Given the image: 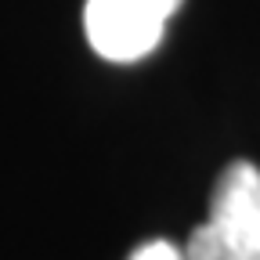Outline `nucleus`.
Masks as SVG:
<instances>
[{
	"mask_svg": "<svg viewBox=\"0 0 260 260\" xmlns=\"http://www.w3.org/2000/svg\"><path fill=\"white\" fill-rule=\"evenodd\" d=\"M130 260H184V253H181L174 242H162V239H155V242L138 246Z\"/></svg>",
	"mask_w": 260,
	"mask_h": 260,
	"instance_id": "nucleus-3",
	"label": "nucleus"
},
{
	"mask_svg": "<svg viewBox=\"0 0 260 260\" xmlns=\"http://www.w3.org/2000/svg\"><path fill=\"white\" fill-rule=\"evenodd\" d=\"M184 260H260V170L228 162L210 195V217L191 232Z\"/></svg>",
	"mask_w": 260,
	"mask_h": 260,
	"instance_id": "nucleus-1",
	"label": "nucleus"
},
{
	"mask_svg": "<svg viewBox=\"0 0 260 260\" xmlns=\"http://www.w3.org/2000/svg\"><path fill=\"white\" fill-rule=\"evenodd\" d=\"M177 8L181 0H87L83 29L102 58L138 61L159 47Z\"/></svg>",
	"mask_w": 260,
	"mask_h": 260,
	"instance_id": "nucleus-2",
	"label": "nucleus"
}]
</instances>
